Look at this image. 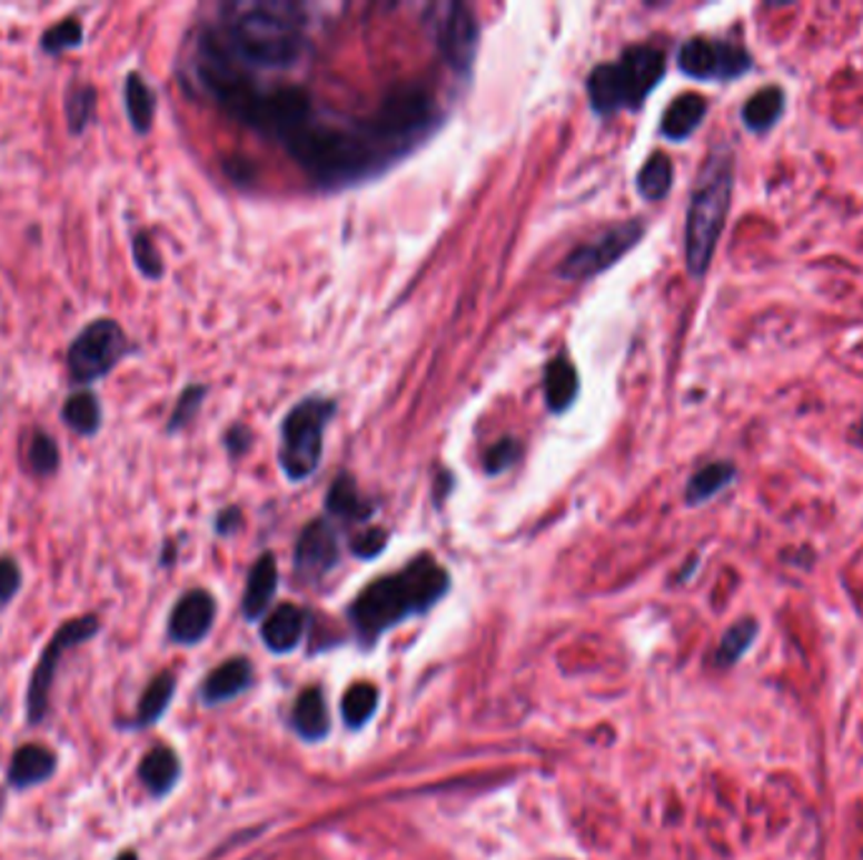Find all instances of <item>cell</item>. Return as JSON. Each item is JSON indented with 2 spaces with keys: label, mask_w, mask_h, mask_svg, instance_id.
Instances as JSON below:
<instances>
[{
  "label": "cell",
  "mask_w": 863,
  "mask_h": 860,
  "mask_svg": "<svg viewBox=\"0 0 863 860\" xmlns=\"http://www.w3.org/2000/svg\"><path fill=\"white\" fill-rule=\"evenodd\" d=\"M135 263L139 268V273L149 280H159L165 273V263L162 256L155 246V240L149 238V232H137L135 236Z\"/></svg>",
  "instance_id": "37"
},
{
  "label": "cell",
  "mask_w": 863,
  "mask_h": 860,
  "mask_svg": "<svg viewBox=\"0 0 863 860\" xmlns=\"http://www.w3.org/2000/svg\"><path fill=\"white\" fill-rule=\"evenodd\" d=\"M336 414V401L308 397L288 411L280 424V470L290 482H304L311 477L324 457L326 427Z\"/></svg>",
  "instance_id": "6"
},
{
  "label": "cell",
  "mask_w": 863,
  "mask_h": 860,
  "mask_svg": "<svg viewBox=\"0 0 863 860\" xmlns=\"http://www.w3.org/2000/svg\"><path fill=\"white\" fill-rule=\"evenodd\" d=\"M735 477H737V470L730 462H710L705 467H700V470L690 477L684 500H687V504L707 502L725 488H730V482H733Z\"/></svg>",
  "instance_id": "25"
},
{
  "label": "cell",
  "mask_w": 863,
  "mask_h": 860,
  "mask_svg": "<svg viewBox=\"0 0 863 860\" xmlns=\"http://www.w3.org/2000/svg\"><path fill=\"white\" fill-rule=\"evenodd\" d=\"M435 119L437 109L432 93L419 83H399L381 99L379 109L364 127L394 154H401L429 132Z\"/></svg>",
  "instance_id": "7"
},
{
  "label": "cell",
  "mask_w": 863,
  "mask_h": 860,
  "mask_svg": "<svg viewBox=\"0 0 863 860\" xmlns=\"http://www.w3.org/2000/svg\"><path fill=\"white\" fill-rule=\"evenodd\" d=\"M314 117L311 97L298 87H280L274 91H262L256 109L248 119V127L256 132L274 137L278 142L301 129L308 119Z\"/></svg>",
  "instance_id": "13"
},
{
  "label": "cell",
  "mask_w": 863,
  "mask_h": 860,
  "mask_svg": "<svg viewBox=\"0 0 863 860\" xmlns=\"http://www.w3.org/2000/svg\"><path fill=\"white\" fill-rule=\"evenodd\" d=\"M240 526H242V512L238 508H225L218 512V518H215V530H218L220 536H232Z\"/></svg>",
  "instance_id": "42"
},
{
  "label": "cell",
  "mask_w": 863,
  "mask_h": 860,
  "mask_svg": "<svg viewBox=\"0 0 863 860\" xmlns=\"http://www.w3.org/2000/svg\"><path fill=\"white\" fill-rule=\"evenodd\" d=\"M288 154L296 159L316 182L326 187L349 184L379 172L394 157L367 127L341 129L311 117L301 129L286 139Z\"/></svg>",
  "instance_id": "1"
},
{
  "label": "cell",
  "mask_w": 863,
  "mask_h": 860,
  "mask_svg": "<svg viewBox=\"0 0 863 860\" xmlns=\"http://www.w3.org/2000/svg\"><path fill=\"white\" fill-rule=\"evenodd\" d=\"M339 536L328 520H314L296 543V570L304 578H321L339 563Z\"/></svg>",
  "instance_id": "14"
},
{
  "label": "cell",
  "mask_w": 863,
  "mask_h": 860,
  "mask_svg": "<svg viewBox=\"0 0 863 860\" xmlns=\"http://www.w3.org/2000/svg\"><path fill=\"white\" fill-rule=\"evenodd\" d=\"M250 442H252L250 429L242 424H232L228 432H225V450H228L232 460H238V457L246 454L250 450Z\"/></svg>",
  "instance_id": "41"
},
{
  "label": "cell",
  "mask_w": 863,
  "mask_h": 860,
  "mask_svg": "<svg viewBox=\"0 0 863 860\" xmlns=\"http://www.w3.org/2000/svg\"><path fill=\"white\" fill-rule=\"evenodd\" d=\"M93 107H97V91L91 87H77L69 93L66 117H69V127L73 134L83 132V127H87L89 119L93 117Z\"/></svg>",
  "instance_id": "34"
},
{
  "label": "cell",
  "mask_w": 863,
  "mask_h": 860,
  "mask_svg": "<svg viewBox=\"0 0 863 860\" xmlns=\"http://www.w3.org/2000/svg\"><path fill=\"white\" fill-rule=\"evenodd\" d=\"M304 629H306V613L298 609V606L284 603L278 606L276 611H270L266 623H262V641H266V647L270 651L286 653L298 647Z\"/></svg>",
  "instance_id": "19"
},
{
  "label": "cell",
  "mask_w": 863,
  "mask_h": 860,
  "mask_svg": "<svg viewBox=\"0 0 863 860\" xmlns=\"http://www.w3.org/2000/svg\"><path fill=\"white\" fill-rule=\"evenodd\" d=\"M205 397H208V387H202V384L187 387L180 394V399H177L175 411L170 417V424H167V432L175 434V432H180V429L190 427L192 419L197 417V411L202 409Z\"/></svg>",
  "instance_id": "33"
},
{
  "label": "cell",
  "mask_w": 863,
  "mask_h": 860,
  "mask_svg": "<svg viewBox=\"0 0 863 860\" xmlns=\"http://www.w3.org/2000/svg\"><path fill=\"white\" fill-rule=\"evenodd\" d=\"M672 182H674L672 159L662 152H654L644 162L639 174H636V192H639L646 202H659L669 194Z\"/></svg>",
  "instance_id": "27"
},
{
  "label": "cell",
  "mask_w": 863,
  "mask_h": 860,
  "mask_svg": "<svg viewBox=\"0 0 863 860\" xmlns=\"http://www.w3.org/2000/svg\"><path fill=\"white\" fill-rule=\"evenodd\" d=\"M384 548H387V530H381V528L364 530V532H359V536L351 540L354 556L356 558H364V560L377 558Z\"/></svg>",
  "instance_id": "39"
},
{
  "label": "cell",
  "mask_w": 863,
  "mask_h": 860,
  "mask_svg": "<svg viewBox=\"0 0 863 860\" xmlns=\"http://www.w3.org/2000/svg\"><path fill=\"white\" fill-rule=\"evenodd\" d=\"M755 636H757V623L753 619L735 623L733 629H727V633L722 636L717 653H715V661L720 663V667H730V663H735L750 649V643L755 641Z\"/></svg>",
  "instance_id": "32"
},
{
  "label": "cell",
  "mask_w": 863,
  "mask_h": 860,
  "mask_svg": "<svg viewBox=\"0 0 863 860\" xmlns=\"http://www.w3.org/2000/svg\"><path fill=\"white\" fill-rule=\"evenodd\" d=\"M543 391H546V404L553 414H563L578 397V371L574 363L566 357L553 359L543 377Z\"/></svg>",
  "instance_id": "21"
},
{
  "label": "cell",
  "mask_w": 863,
  "mask_h": 860,
  "mask_svg": "<svg viewBox=\"0 0 863 860\" xmlns=\"http://www.w3.org/2000/svg\"><path fill=\"white\" fill-rule=\"evenodd\" d=\"M294 727L306 737V740H324L328 734L331 722H328L326 699L321 689L311 687L301 691V697L296 699V707H294Z\"/></svg>",
  "instance_id": "24"
},
{
  "label": "cell",
  "mask_w": 863,
  "mask_h": 860,
  "mask_svg": "<svg viewBox=\"0 0 863 860\" xmlns=\"http://www.w3.org/2000/svg\"><path fill=\"white\" fill-rule=\"evenodd\" d=\"M707 117V99L700 93H682L672 101L662 117V134L672 142H684L697 132Z\"/></svg>",
  "instance_id": "18"
},
{
  "label": "cell",
  "mask_w": 863,
  "mask_h": 860,
  "mask_svg": "<svg viewBox=\"0 0 863 860\" xmlns=\"http://www.w3.org/2000/svg\"><path fill=\"white\" fill-rule=\"evenodd\" d=\"M429 18L437 51L457 73L467 77L480 49V23L475 13L463 3H445L429 8Z\"/></svg>",
  "instance_id": "10"
},
{
  "label": "cell",
  "mask_w": 863,
  "mask_h": 860,
  "mask_svg": "<svg viewBox=\"0 0 863 860\" xmlns=\"http://www.w3.org/2000/svg\"><path fill=\"white\" fill-rule=\"evenodd\" d=\"M680 71L700 81H733L753 69V56L735 41H715L694 36L677 53Z\"/></svg>",
  "instance_id": "12"
},
{
  "label": "cell",
  "mask_w": 863,
  "mask_h": 860,
  "mask_svg": "<svg viewBox=\"0 0 863 860\" xmlns=\"http://www.w3.org/2000/svg\"><path fill=\"white\" fill-rule=\"evenodd\" d=\"M215 621V598L208 591H190L185 593L170 616V636L172 641L185 643H200L208 631L212 629Z\"/></svg>",
  "instance_id": "15"
},
{
  "label": "cell",
  "mask_w": 863,
  "mask_h": 860,
  "mask_svg": "<svg viewBox=\"0 0 863 860\" xmlns=\"http://www.w3.org/2000/svg\"><path fill=\"white\" fill-rule=\"evenodd\" d=\"M28 460H31L33 470L39 474H53L59 470V447L46 432H36L31 439V450H28Z\"/></svg>",
  "instance_id": "38"
},
{
  "label": "cell",
  "mask_w": 863,
  "mask_h": 860,
  "mask_svg": "<svg viewBox=\"0 0 863 860\" xmlns=\"http://www.w3.org/2000/svg\"><path fill=\"white\" fill-rule=\"evenodd\" d=\"M735 184V157L730 147H717L707 157L705 167L697 177L690 210H687V232H684V252H687V268L692 278H702L707 273L720 242L725 220L730 212Z\"/></svg>",
  "instance_id": "4"
},
{
  "label": "cell",
  "mask_w": 863,
  "mask_h": 860,
  "mask_svg": "<svg viewBox=\"0 0 863 860\" xmlns=\"http://www.w3.org/2000/svg\"><path fill=\"white\" fill-rule=\"evenodd\" d=\"M449 576L435 558L421 556L399 573L369 583L351 606V621L364 639L374 641L407 616L425 613L447 593Z\"/></svg>",
  "instance_id": "2"
},
{
  "label": "cell",
  "mask_w": 863,
  "mask_h": 860,
  "mask_svg": "<svg viewBox=\"0 0 863 860\" xmlns=\"http://www.w3.org/2000/svg\"><path fill=\"white\" fill-rule=\"evenodd\" d=\"M783 109H785V97L781 87L760 89L743 107V124L750 129V132L763 134L775 124L777 119H781Z\"/></svg>",
  "instance_id": "26"
},
{
  "label": "cell",
  "mask_w": 863,
  "mask_h": 860,
  "mask_svg": "<svg viewBox=\"0 0 863 860\" xmlns=\"http://www.w3.org/2000/svg\"><path fill=\"white\" fill-rule=\"evenodd\" d=\"M56 772V754L41 744H23L18 747L11 768H8V782L18 790L33 788V784L46 782Z\"/></svg>",
  "instance_id": "17"
},
{
  "label": "cell",
  "mask_w": 863,
  "mask_h": 860,
  "mask_svg": "<svg viewBox=\"0 0 863 860\" xmlns=\"http://www.w3.org/2000/svg\"><path fill=\"white\" fill-rule=\"evenodd\" d=\"M101 623L93 613L81 616V619H71L66 621L59 631L53 633V639L49 641V647L43 649L39 663H36L31 684H28V722L36 724L46 717V709H49V691H51V681L56 674V667H59L61 657L69 649L79 647V643L91 641L93 636L99 633Z\"/></svg>",
  "instance_id": "9"
},
{
  "label": "cell",
  "mask_w": 863,
  "mask_h": 860,
  "mask_svg": "<svg viewBox=\"0 0 863 860\" xmlns=\"http://www.w3.org/2000/svg\"><path fill=\"white\" fill-rule=\"evenodd\" d=\"M218 33L242 67L290 69L306 51L304 16L288 3L238 6Z\"/></svg>",
  "instance_id": "3"
},
{
  "label": "cell",
  "mask_w": 863,
  "mask_h": 860,
  "mask_svg": "<svg viewBox=\"0 0 863 860\" xmlns=\"http://www.w3.org/2000/svg\"><path fill=\"white\" fill-rule=\"evenodd\" d=\"M377 704H379V691L374 684H369V681H359V684H354L349 691L344 694V702H341V714L346 719V724L359 729L364 727L371 719V714L377 712Z\"/></svg>",
  "instance_id": "31"
},
{
  "label": "cell",
  "mask_w": 863,
  "mask_h": 860,
  "mask_svg": "<svg viewBox=\"0 0 863 860\" xmlns=\"http://www.w3.org/2000/svg\"><path fill=\"white\" fill-rule=\"evenodd\" d=\"M117 860H139L135 853H131V850H127V853H121Z\"/></svg>",
  "instance_id": "43"
},
{
  "label": "cell",
  "mask_w": 863,
  "mask_h": 860,
  "mask_svg": "<svg viewBox=\"0 0 863 860\" xmlns=\"http://www.w3.org/2000/svg\"><path fill=\"white\" fill-rule=\"evenodd\" d=\"M21 588V570L11 558H0V603H8Z\"/></svg>",
  "instance_id": "40"
},
{
  "label": "cell",
  "mask_w": 863,
  "mask_h": 860,
  "mask_svg": "<svg viewBox=\"0 0 863 860\" xmlns=\"http://www.w3.org/2000/svg\"><path fill=\"white\" fill-rule=\"evenodd\" d=\"M139 780L152 794H167L180 780V760L170 747H155L139 764Z\"/></svg>",
  "instance_id": "22"
},
{
  "label": "cell",
  "mask_w": 863,
  "mask_h": 860,
  "mask_svg": "<svg viewBox=\"0 0 863 860\" xmlns=\"http://www.w3.org/2000/svg\"><path fill=\"white\" fill-rule=\"evenodd\" d=\"M127 353V336L111 318L91 321L69 349V371L77 381H93L117 367Z\"/></svg>",
  "instance_id": "11"
},
{
  "label": "cell",
  "mask_w": 863,
  "mask_h": 860,
  "mask_svg": "<svg viewBox=\"0 0 863 860\" xmlns=\"http://www.w3.org/2000/svg\"><path fill=\"white\" fill-rule=\"evenodd\" d=\"M371 502L361 498L354 477L341 472L326 492V512L341 520H367L371 516Z\"/></svg>",
  "instance_id": "23"
},
{
  "label": "cell",
  "mask_w": 863,
  "mask_h": 860,
  "mask_svg": "<svg viewBox=\"0 0 863 860\" xmlns=\"http://www.w3.org/2000/svg\"><path fill=\"white\" fill-rule=\"evenodd\" d=\"M175 687H177V681L170 671H165V674H159L152 679V684L145 689L142 702H139V709H137V727L155 724L157 719L165 714V709L170 707V702H172Z\"/></svg>",
  "instance_id": "29"
},
{
  "label": "cell",
  "mask_w": 863,
  "mask_h": 860,
  "mask_svg": "<svg viewBox=\"0 0 863 860\" xmlns=\"http://www.w3.org/2000/svg\"><path fill=\"white\" fill-rule=\"evenodd\" d=\"M250 684V663L246 659H230L212 669L202 684V699L208 704H220L238 697Z\"/></svg>",
  "instance_id": "20"
},
{
  "label": "cell",
  "mask_w": 863,
  "mask_h": 860,
  "mask_svg": "<svg viewBox=\"0 0 863 860\" xmlns=\"http://www.w3.org/2000/svg\"><path fill=\"white\" fill-rule=\"evenodd\" d=\"M63 422L69 424L73 432L79 434H93L101 424V407L99 399L91 391H77L66 399L63 404Z\"/></svg>",
  "instance_id": "30"
},
{
  "label": "cell",
  "mask_w": 863,
  "mask_h": 860,
  "mask_svg": "<svg viewBox=\"0 0 863 860\" xmlns=\"http://www.w3.org/2000/svg\"><path fill=\"white\" fill-rule=\"evenodd\" d=\"M125 101H127V114L135 132L147 134L152 129L155 121V91L147 87V81L139 73H129L125 81Z\"/></svg>",
  "instance_id": "28"
},
{
  "label": "cell",
  "mask_w": 863,
  "mask_h": 860,
  "mask_svg": "<svg viewBox=\"0 0 863 860\" xmlns=\"http://www.w3.org/2000/svg\"><path fill=\"white\" fill-rule=\"evenodd\" d=\"M664 71H667V59L656 46H632L616 63H598L588 73L586 89L591 109L598 117L639 109L646 97L659 87Z\"/></svg>",
  "instance_id": "5"
},
{
  "label": "cell",
  "mask_w": 863,
  "mask_h": 860,
  "mask_svg": "<svg viewBox=\"0 0 863 860\" xmlns=\"http://www.w3.org/2000/svg\"><path fill=\"white\" fill-rule=\"evenodd\" d=\"M81 39H83L81 23L77 21V18H66V21L51 26L49 31L43 33L41 46H43V51H49V53H61V51L73 49V46H79Z\"/></svg>",
  "instance_id": "35"
},
{
  "label": "cell",
  "mask_w": 863,
  "mask_h": 860,
  "mask_svg": "<svg viewBox=\"0 0 863 860\" xmlns=\"http://www.w3.org/2000/svg\"><path fill=\"white\" fill-rule=\"evenodd\" d=\"M644 232L646 228L639 220H626L614 228H606L596 238L586 240L584 246L571 250L556 268V278L566 280V283H581V280L606 273L628 250L639 246Z\"/></svg>",
  "instance_id": "8"
},
{
  "label": "cell",
  "mask_w": 863,
  "mask_h": 860,
  "mask_svg": "<svg viewBox=\"0 0 863 860\" xmlns=\"http://www.w3.org/2000/svg\"><path fill=\"white\" fill-rule=\"evenodd\" d=\"M278 588V563L274 553H262L252 563L246 583V596H242V613L246 619L256 621L266 616L270 601H274Z\"/></svg>",
  "instance_id": "16"
},
{
  "label": "cell",
  "mask_w": 863,
  "mask_h": 860,
  "mask_svg": "<svg viewBox=\"0 0 863 860\" xmlns=\"http://www.w3.org/2000/svg\"><path fill=\"white\" fill-rule=\"evenodd\" d=\"M520 454H523V447H520L518 439H513V437L497 439L490 450L485 452V472L487 474H503L505 470H510V467L520 460Z\"/></svg>",
  "instance_id": "36"
}]
</instances>
